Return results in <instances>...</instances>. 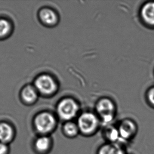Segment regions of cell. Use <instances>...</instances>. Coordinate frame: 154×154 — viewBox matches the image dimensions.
I'll use <instances>...</instances> for the list:
<instances>
[{"mask_svg": "<svg viewBox=\"0 0 154 154\" xmlns=\"http://www.w3.org/2000/svg\"><path fill=\"white\" fill-rule=\"evenodd\" d=\"M58 125L57 119L48 112H40L33 121L34 131L37 135L51 136L56 131Z\"/></svg>", "mask_w": 154, "mask_h": 154, "instance_id": "cell-1", "label": "cell"}, {"mask_svg": "<svg viewBox=\"0 0 154 154\" xmlns=\"http://www.w3.org/2000/svg\"><path fill=\"white\" fill-rule=\"evenodd\" d=\"M80 135L85 137L95 135L100 129L102 124L98 116L93 112H83L76 121Z\"/></svg>", "mask_w": 154, "mask_h": 154, "instance_id": "cell-2", "label": "cell"}, {"mask_svg": "<svg viewBox=\"0 0 154 154\" xmlns=\"http://www.w3.org/2000/svg\"><path fill=\"white\" fill-rule=\"evenodd\" d=\"M96 110L102 125L104 127L111 124L116 114L115 106L112 100L107 98L102 99L96 105Z\"/></svg>", "mask_w": 154, "mask_h": 154, "instance_id": "cell-3", "label": "cell"}, {"mask_svg": "<svg viewBox=\"0 0 154 154\" xmlns=\"http://www.w3.org/2000/svg\"><path fill=\"white\" fill-rule=\"evenodd\" d=\"M56 110L58 118L64 123L72 121L76 117L79 111V106L72 99L65 98L58 103Z\"/></svg>", "mask_w": 154, "mask_h": 154, "instance_id": "cell-4", "label": "cell"}, {"mask_svg": "<svg viewBox=\"0 0 154 154\" xmlns=\"http://www.w3.org/2000/svg\"><path fill=\"white\" fill-rule=\"evenodd\" d=\"M117 127L121 143L125 145L135 137L138 130L137 123L130 119H124L117 125Z\"/></svg>", "mask_w": 154, "mask_h": 154, "instance_id": "cell-5", "label": "cell"}, {"mask_svg": "<svg viewBox=\"0 0 154 154\" xmlns=\"http://www.w3.org/2000/svg\"><path fill=\"white\" fill-rule=\"evenodd\" d=\"M54 142L51 136L37 135L32 143L35 154H49L53 147Z\"/></svg>", "mask_w": 154, "mask_h": 154, "instance_id": "cell-6", "label": "cell"}, {"mask_svg": "<svg viewBox=\"0 0 154 154\" xmlns=\"http://www.w3.org/2000/svg\"><path fill=\"white\" fill-rule=\"evenodd\" d=\"M35 88L44 95L53 94L57 90V84L50 75H42L38 76L35 81Z\"/></svg>", "mask_w": 154, "mask_h": 154, "instance_id": "cell-7", "label": "cell"}, {"mask_svg": "<svg viewBox=\"0 0 154 154\" xmlns=\"http://www.w3.org/2000/svg\"><path fill=\"white\" fill-rule=\"evenodd\" d=\"M140 17L144 24L154 28V1H148L142 5L140 10Z\"/></svg>", "mask_w": 154, "mask_h": 154, "instance_id": "cell-8", "label": "cell"}, {"mask_svg": "<svg viewBox=\"0 0 154 154\" xmlns=\"http://www.w3.org/2000/svg\"><path fill=\"white\" fill-rule=\"evenodd\" d=\"M96 154H127L125 144L106 142L101 145Z\"/></svg>", "mask_w": 154, "mask_h": 154, "instance_id": "cell-9", "label": "cell"}, {"mask_svg": "<svg viewBox=\"0 0 154 154\" xmlns=\"http://www.w3.org/2000/svg\"><path fill=\"white\" fill-rule=\"evenodd\" d=\"M103 136L104 140H106V142L107 143H122L117 126L110 124L104 126V129L103 131Z\"/></svg>", "mask_w": 154, "mask_h": 154, "instance_id": "cell-10", "label": "cell"}, {"mask_svg": "<svg viewBox=\"0 0 154 154\" xmlns=\"http://www.w3.org/2000/svg\"><path fill=\"white\" fill-rule=\"evenodd\" d=\"M15 137L13 127L7 123H0V142L8 144L12 142Z\"/></svg>", "mask_w": 154, "mask_h": 154, "instance_id": "cell-11", "label": "cell"}, {"mask_svg": "<svg viewBox=\"0 0 154 154\" xmlns=\"http://www.w3.org/2000/svg\"><path fill=\"white\" fill-rule=\"evenodd\" d=\"M62 133L65 137L74 139L80 135L76 122L69 121L64 122L62 126Z\"/></svg>", "mask_w": 154, "mask_h": 154, "instance_id": "cell-12", "label": "cell"}, {"mask_svg": "<svg viewBox=\"0 0 154 154\" xmlns=\"http://www.w3.org/2000/svg\"><path fill=\"white\" fill-rule=\"evenodd\" d=\"M41 20L47 25H54L57 22V16L54 11L50 8H44L40 11L39 13Z\"/></svg>", "mask_w": 154, "mask_h": 154, "instance_id": "cell-13", "label": "cell"}, {"mask_svg": "<svg viewBox=\"0 0 154 154\" xmlns=\"http://www.w3.org/2000/svg\"><path fill=\"white\" fill-rule=\"evenodd\" d=\"M21 97L25 103L32 104L36 100L38 97L37 90L32 86H26L22 91Z\"/></svg>", "mask_w": 154, "mask_h": 154, "instance_id": "cell-14", "label": "cell"}, {"mask_svg": "<svg viewBox=\"0 0 154 154\" xmlns=\"http://www.w3.org/2000/svg\"><path fill=\"white\" fill-rule=\"evenodd\" d=\"M11 31L10 22L4 19H0V38L6 37Z\"/></svg>", "mask_w": 154, "mask_h": 154, "instance_id": "cell-15", "label": "cell"}, {"mask_svg": "<svg viewBox=\"0 0 154 154\" xmlns=\"http://www.w3.org/2000/svg\"><path fill=\"white\" fill-rule=\"evenodd\" d=\"M146 96L149 105L154 108V86L148 89L146 92Z\"/></svg>", "mask_w": 154, "mask_h": 154, "instance_id": "cell-16", "label": "cell"}, {"mask_svg": "<svg viewBox=\"0 0 154 154\" xmlns=\"http://www.w3.org/2000/svg\"><path fill=\"white\" fill-rule=\"evenodd\" d=\"M8 145L0 142V154H8Z\"/></svg>", "mask_w": 154, "mask_h": 154, "instance_id": "cell-17", "label": "cell"}]
</instances>
